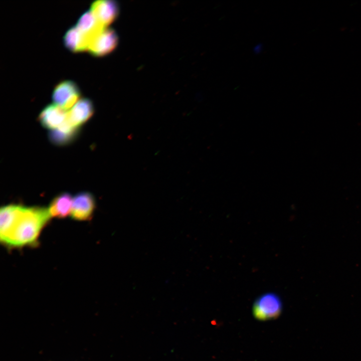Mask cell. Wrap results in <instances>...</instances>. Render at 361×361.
Masks as SVG:
<instances>
[{
    "instance_id": "obj_1",
    "label": "cell",
    "mask_w": 361,
    "mask_h": 361,
    "mask_svg": "<svg viewBox=\"0 0 361 361\" xmlns=\"http://www.w3.org/2000/svg\"><path fill=\"white\" fill-rule=\"evenodd\" d=\"M50 218L44 207L5 206L0 211L1 241L10 247L34 245Z\"/></svg>"
},
{
    "instance_id": "obj_2",
    "label": "cell",
    "mask_w": 361,
    "mask_h": 361,
    "mask_svg": "<svg viewBox=\"0 0 361 361\" xmlns=\"http://www.w3.org/2000/svg\"><path fill=\"white\" fill-rule=\"evenodd\" d=\"M253 315L257 320L266 321L278 317L282 311L280 297L275 293H267L259 297L253 305Z\"/></svg>"
},
{
    "instance_id": "obj_3",
    "label": "cell",
    "mask_w": 361,
    "mask_h": 361,
    "mask_svg": "<svg viewBox=\"0 0 361 361\" xmlns=\"http://www.w3.org/2000/svg\"><path fill=\"white\" fill-rule=\"evenodd\" d=\"M80 91L73 81L64 80L57 84L52 94L55 104L67 111L79 100Z\"/></svg>"
},
{
    "instance_id": "obj_4",
    "label": "cell",
    "mask_w": 361,
    "mask_h": 361,
    "mask_svg": "<svg viewBox=\"0 0 361 361\" xmlns=\"http://www.w3.org/2000/svg\"><path fill=\"white\" fill-rule=\"evenodd\" d=\"M118 42L115 31L106 28L92 40L88 51L93 56L103 57L111 53L116 48Z\"/></svg>"
},
{
    "instance_id": "obj_5",
    "label": "cell",
    "mask_w": 361,
    "mask_h": 361,
    "mask_svg": "<svg viewBox=\"0 0 361 361\" xmlns=\"http://www.w3.org/2000/svg\"><path fill=\"white\" fill-rule=\"evenodd\" d=\"M95 205L94 197L91 193H80L73 199L71 217L76 221L88 220L92 216Z\"/></svg>"
},
{
    "instance_id": "obj_6",
    "label": "cell",
    "mask_w": 361,
    "mask_h": 361,
    "mask_svg": "<svg viewBox=\"0 0 361 361\" xmlns=\"http://www.w3.org/2000/svg\"><path fill=\"white\" fill-rule=\"evenodd\" d=\"M90 11L103 27L108 28L116 19L119 7L115 1L99 0L91 4Z\"/></svg>"
},
{
    "instance_id": "obj_7",
    "label": "cell",
    "mask_w": 361,
    "mask_h": 361,
    "mask_svg": "<svg viewBox=\"0 0 361 361\" xmlns=\"http://www.w3.org/2000/svg\"><path fill=\"white\" fill-rule=\"evenodd\" d=\"M94 110L91 100L81 98L68 111L67 120L73 126L79 128L92 117Z\"/></svg>"
},
{
    "instance_id": "obj_8",
    "label": "cell",
    "mask_w": 361,
    "mask_h": 361,
    "mask_svg": "<svg viewBox=\"0 0 361 361\" xmlns=\"http://www.w3.org/2000/svg\"><path fill=\"white\" fill-rule=\"evenodd\" d=\"M68 111L56 104L46 106L39 115V120L45 128L55 129L66 120Z\"/></svg>"
},
{
    "instance_id": "obj_9",
    "label": "cell",
    "mask_w": 361,
    "mask_h": 361,
    "mask_svg": "<svg viewBox=\"0 0 361 361\" xmlns=\"http://www.w3.org/2000/svg\"><path fill=\"white\" fill-rule=\"evenodd\" d=\"M76 27L89 45L92 40L106 28L98 22L90 11L86 12L80 17Z\"/></svg>"
},
{
    "instance_id": "obj_10",
    "label": "cell",
    "mask_w": 361,
    "mask_h": 361,
    "mask_svg": "<svg viewBox=\"0 0 361 361\" xmlns=\"http://www.w3.org/2000/svg\"><path fill=\"white\" fill-rule=\"evenodd\" d=\"M79 128L71 125L66 118L62 125L50 132L49 138L52 143L57 145L68 144L75 139Z\"/></svg>"
},
{
    "instance_id": "obj_11",
    "label": "cell",
    "mask_w": 361,
    "mask_h": 361,
    "mask_svg": "<svg viewBox=\"0 0 361 361\" xmlns=\"http://www.w3.org/2000/svg\"><path fill=\"white\" fill-rule=\"evenodd\" d=\"M73 199L68 193H61L55 197L48 208L51 217L64 218L71 214Z\"/></svg>"
},
{
    "instance_id": "obj_12",
    "label": "cell",
    "mask_w": 361,
    "mask_h": 361,
    "mask_svg": "<svg viewBox=\"0 0 361 361\" xmlns=\"http://www.w3.org/2000/svg\"><path fill=\"white\" fill-rule=\"evenodd\" d=\"M63 41L65 46L72 52L80 53L88 50L89 43L76 26L66 32Z\"/></svg>"
},
{
    "instance_id": "obj_13",
    "label": "cell",
    "mask_w": 361,
    "mask_h": 361,
    "mask_svg": "<svg viewBox=\"0 0 361 361\" xmlns=\"http://www.w3.org/2000/svg\"><path fill=\"white\" fill-rule=\"evenodd\" d=\"M261 49L262 45L260 44H258L254 48V51L255 53L258 54V53H260L261 52Z\"/></svg>"
}]
</instances>
